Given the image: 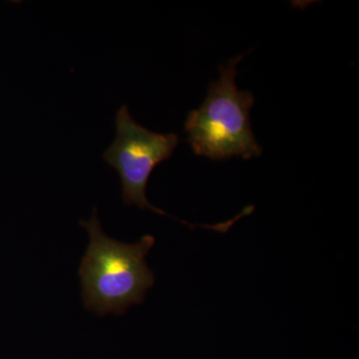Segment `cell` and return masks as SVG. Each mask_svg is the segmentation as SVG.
Wrapping results in <instances>:
<instances>
[{"label":"cell","instance_id":"6da1fadb","mask_svg":"<svg viewBox=\"0 0 359 359\" xmlns=\"http://www.w3.org/2000/svg\"><path fill=\"white\" fill-rule=\"evenodd\" d=\"M80 224L90 236L79 269L86 309L100 316L121 314L132 304H142L155 283L145 259L155 238L144 236L135 244L112 240L103 233L96 211L88 222Z\"/></svg>","mask_w":359,"mask_h":359},{"label":"cell","instance_id":"7a4b0ae2","mask_svg":"<svg viewBox=\"0 0 359 359\" xmlns=\"http://www.w3.org/2000/svg\"><path fill=\"white\" fill-rule=\"evenodd\" d=\"M242 58L240 55L219 66V79L210 84L204 102L187 117V141L195 154L212 160L250 159L262 155L250 122L254 95L238 89L236 83Z\"/></svg>","mask_w":359,"mask_h":359},{"label":"cell","instance_id":"3957f363","mask_svg":"<svg viewBox=\"0 0 359 359\" xmlns=\"http://www.w3.org/2000/svg\"><path fill=\"white\" fill-rule=\"evenodd\" d=\"M178 144V135L155 133L135 122L127 106L118 110L115 140L103 158L119 174L125 204L171 217L149 202L146 188L153 170L172 157Z\"/></svg>","mask_w":359,"mask_h":359}]
</instances>
